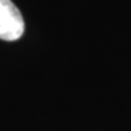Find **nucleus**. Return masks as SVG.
<instances>
[{"instance_id": "nucleus-1", "label": "nucleus", "mask_w": 131, "mask_h": 131, "mask_svg": "<svg viewBox=\"0 0 131 131\" xmlns=\"http://www.w3.org/2000/svg\"><path fill=\"white\" fill-rule=\"evenodd\" d=\"M24 32V20L11 0H0V39L14 41Z\"/></svg>"}]
</instances>
